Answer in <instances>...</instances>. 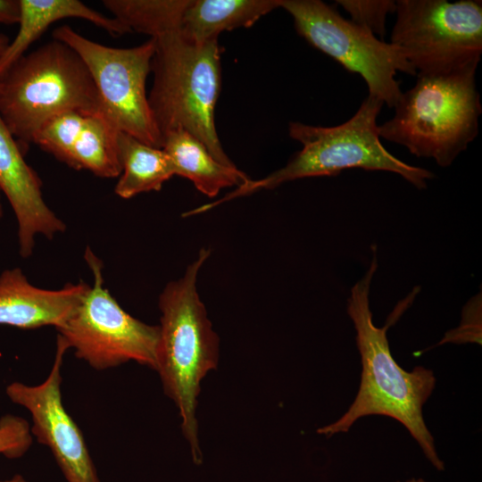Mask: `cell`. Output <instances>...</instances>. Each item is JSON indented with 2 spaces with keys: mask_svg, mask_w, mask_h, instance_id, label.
I'll list each match as a JSON object with an SVG mask.
<instances>
[{
  "mask_svg": "<svg viewBox=\"0 0 482 482\" xmlns=\"http://www.w3.org/2000/svg\"><path fill=\"white\" fill-rule=\"evenodd\" d=\"M375 254L365 275L351 289L347 302V312L354 324L362 360L360 387L348 411L337 421L320 428L317 432L329 437L347 432L362 417H390L404 426L432 465L438 470H444V462L437 455L422 413L423 405L436 386L434 373L421 366L406 371L393 358L386 330L397 318L395 313L383 328L376 327L372 320L369 295L378 268Z\"/></svg>",
  "mask_w": 482,
  "mask_h": 482,
  "instance_id": "1",
  "label": "cell"
},
{
  "mask_svg": "<svg viewBox=\"0 0 482 482\" xmlns=\"http://www.w3.org/2000/svg\"><path fill=\"white\" fill-rule=\"evenodd\" d=\"M210 255L201 249L184 275L169 282L159 297L157 369L164 393L181 417L183 435L195 464L202 462L195 417L200 386L219 362L220 340L197 292L198 272Z\"/></svg>",
  "mask_w": 482,
  "mask_h": 482,
  "instance_id": "2",
  "label": "cell"
},
{
  "mask_svg": "<svg viewBox=\"0 0 482 482\" xmlns=\"http://www.w3.org/2000/svg\"><path fill=\"white\" fill-rule=\"evenodd\" d=\"M383 104L369 95L348 120L333 127L291 122L289 136L300 142L303 148L283 168L261 179H249L221 198L204 204L203 211L259 190L273 189L288 181L337 176L347 169L390 171L402 176L418 189L426 188L427 181L433 179L434 174L399 160L382 145L377 118Z\"/></svg>",
  "mask_w": 482,
  "mask_h": 482,
  "instance_id": "3",
  "label": "cell"
},
{
  "mask_svg": "<svg viewBox=\"0 0 482 482\" xmlns=\"http://www.w3.org/2000/svg\"><path fill=\"white\" fill-rule=\"evenodd\" d=\"M478 65L445 74H417L415 85L402 93L393 117L378 126L379 137L417 157L450 166L478 134Z\"/></svg>",
  "mask_w": 482,
  "mask_h": 482,
  "instance_id": "4",
  "label": "cell"
},
{
  "mask_svg": "<svg viewBox=\"0 0 482 482\" xmlns=\"http://www.w3.org/2000/svg\"><path fill=\"white\" fill-rule=\"evenodd\" d=\"M148 103L163 136L182 129L202 142L220 163L235 167L217 135L214 111L220 91L218 39L194 42L179 31L154 37Z\"/></svg>",
  "mask_w": 482,
  "mask_h": 482,
  "instance_id": "5",
  "label": "cell"
},
{
  "mask_svg": "<svg viewBox=\"0 0 482 482\" xmlns=\"http://www.w3.org/2000/svg\"><path fill=\"white\" fill-rule=\"evenodd\" d=\"M69 111L104 113L86 64L62 41L24 54L0 77V116L22 151L46 122Z\"/></svg>",
  "mask_w": 482,
  "mask_h": 482,
  "instance_id": "6",
  "label": "cell"
},
{
  "mask_svg": "<svg viewBox=\"0 0 482 482\" xmlns=\"http://www.w3.org/2000/svg\"><path fill=\"white\" fill-rule=\"evenodd\" d=\"M395 14L390 43L417 74H445L479 63L481 1L398 0Z\"/></svg>",
  "mask_w": 482,
  "mask_h": 482,
  "instance_id": "7",
  "label": "cell"
},
{
  "mask_svg": "<svg viewBox=\"0 0 482 482\" xmlns=\"http://www.w3.org/2000/svg\"><path fill=\"white\" fill-rule=\"evenodd\" d=\"M85 260L94 282L57 329L68 349L97 370L130 361L156 371L159 326L142 322L125 312L104 285L103 263L90 248Z\"/></svg>",
  "mask_w": 482,
  "mask_h": 482,
  "instance_id": "8",
  "label": "cell"
},
{
  "mask_svg": "<svg viewBox=\"0 0 482 482\" xmlns=\"http://www.w3.org/2000/svg\"><path fill=\"white\" fill-rule=\"evenodd\" d=\"M280 8L292 16L301 37L348 71L359 74L369 95L390 108L403 93L396 73L417 75L400 48L345 19L320 0H280Z\"/></svg>",
  "mask_w": 482,
  "mask_h": 482,
  "instance_id": "9",
  "label": "cell"
},
{
  "mask_svg": "<svg viewBox=\"0 0 482 482\" xmlns=\"http://www.w3.org/2000/svg\"><path fill=\"white\" fill-rule=\"evenodd\" d=\"M53 38L72 48L90 72L104 115L122 132L162 148L163 138L154 120L145 84L151 72L155 40L117 48L87 38L71 27L56 28Z\"/></svg>",
  "mask_w": 482,
  "mask_h": 482,
  "instance_id": "10",
  "label": "cell"
},
{
  "mask_svg": "<svg viewBox=\"0 0 482 482\" xmlns=\"http://www.w3.org/2000/svg\"><path fill=\"white\" fill-rule=\"evenodd\" d=\"M67 350L57 336L55 357L46 378L34 386L12 382L5 394L29 412L32 436L50 449L67 482H100L83 434L62 403V366Z\"/></svg>",
  "mask_w": 482,
  "mask_h": 482,
  "instance_id": "11",
  "label": "cell"
},
{
  "mask_svg": "<svg viewBox=\"0 0 482 482\" xmlns=\"http://www.w3.org/2000/svg\"><path fill=\"white\" fill-rule=\"evenodd\" d=\"M0 190L7 198L17 220L19 253H33L37 236L52 239L65 230V224L48 207L42 182L26 162L20 147L0 116Z\"/></svg>",
  "mask_w": 482,
  "mask_h": 482,
  "instance_id": "12",
  "label": "cell"
},
{
  "mask_svg": "<svg viewBox=\"0 0 482 482\" xmlns=\"http://www.w3.org/2000/svg\"><path fill=\"white\" fill-rule=\"evenodd\" d=\"M89 287L86 282L68 283L49 290L32 285L20 268L0 274V325L23 329L61 327Z\"/></svg>",
  "mask_w": 482,
  "mask_h": 482,
  "instance_id": "13",
  "label": "cell"
},
{
  "mask_svg": "<svg viewBox=\"0 0 482 482\" xmlns=\"http://www.w3.org/2000/svg\"><path fill=\"white\" fill-rule=\"evenodd\" d=\"M19 30L0 57L2 77L53 23L68 18L87 21L114 37L129 29L113 17H107L78 0H20Z\"/></svg>",
  "mask_w": 482,
  "mask_h": 482,
  "instance_id": "14",
  "label": "cell"
},
{
  "mask_svg": "<svg viewBox=\"0 0 482 482\" xmlns=\"http://www.w3.org/2000/svg\"><path fill=\"white\" fill-rule=\"evenodd\" d=\"M162 149L172 162L175 175L188 179L209 197L216 196L223 188L237 187L249 179L236 166L219 162L202 142L185 130L166 133Z\"/></svg>",
  "mask_w": 482,
  "mask_h": 482,
  "instance_id": "15",
  "label": "cell"
},
{
  "mask_svg": "<svg viewBox=\"0 0 482 482\" xmlns=\"http://www.w3.org/2000/svg\"><path fill=\"white\" fill-rule=\"evenodd\" d=\"M280 7V0H190L180 34L194 42L218 39L225 30L248 28Z\"/></svg>",
  "mask_w": 482,
  "mask_h": 482,
  "instance_id": "16",
  "label": "cell"
},
{
  "mask_svg": "<svg viewBox=\"0 0 482 482\" xmlns=\"http://www.w3.org/2000/svg\"><path fill=\"white\" fill-rule=\"evenodd\" d=\"M118 149L121 173L114 192L121 198L159 191L165 181L175 176L172 162L162 148L148 145L119 131Z\"/></svg>",
  "mask_w": 482,
  "mask_h": 482,
  "instance_id": "17",
  "label": "cell"
},
{
  "mask_svg": "<svg viewBox=\"0 0 482 482\" xmlns=\"http://www.w3.org/2000/svg\"><path fill=\"white\" fill-rule=\"evenodd\" d=\"M119 131L104 113H88L66 164L75 170H87L101 178L119 177L121 173Z\"/></svg>",
  "mask_w": 482,
  "mask_h": 482,
  "instance_id": "18",
  "label": "cell"
},
{
  "mask_svg": "<svg viewBox=\"0 0 482 482\" xmlns=\"http://www.w3.org/2000/svg\"><path fill=\"white\" fill-rule=\"evenodd\" d=\"M190 0H104L103 5L130 32L154 38L180 30Z\"/></svg>",
  "mask_w": 482,
  "mask_h": 482,
  "instance_id": "19",
  "label": "cell"
},
{
  "mask_svg": "<svg viewBox=\"0 0 482 482\" xmlns=\"http://www.w3.org/2000/svg\"><path fill=\"white\" fill-rule=\"evenodd\" d=\"M88 113L92 112L69 111L54 117L40 128L32 144L66 163Z\"/></svg>",
  "mask_w": 482,
  "mask_h": 482,
  "instance_id": "20",
  "label": "cell"
},
{
  "mask_svg": "<svg viewBox=\"0 0 482 482\" xmlns=\"http://www.w3.org/2000/svg\"><path fill=\"white\" fill-rule=\"evenodd\" d=\"M336 3L350 15L351 21L381 38L386 33L387 15L396 10V1L393 0H337Z\"/></svg>",
  "mask_w": 482,
  "mask_h": 482,
  "instance_id": "21",
  "label": "cell"
},
{
  "mask_svg": "<svg viewBox=\"0 0 482 482\" xmlns=\"http://www.w3.org/2000/svg\"><path fill=\"white\" fill-rule=\"evenodd\" d=\"M33 436L23 418L6 414L0 418V454L8 459L22 457L30 448Z\"/></svg>",
  "mask_w": 482,
  "mask_h": 482,
  "instance_id": "22",
  "label": "cell"
},
{
  "mask_svg": "<svg viewBox=\"0 0 482 482\" xmlns=\"http://www.w3.org/2000/svg\"><path fill=\"white\" fill-rule=\"evenodd\" d=\"M21 16L20 0H0V23H18Z\"/></svg>",
  "mask_w": 482,
  "mask_h": 482,
  "instance_id": "23",
  "label": "cell"
},
{
  "mask_svg": "<svg viewBox=\"0 0 482 482\" xmlns=\"http://www.w3.org/2000/svg\"><path fill=\"white\" fill-rule=\"evenodd\" d=\"M10 43V40L8 37L4 34L0 33V57L7 48L8 45Z\"/></svg>",
  "mask_w": 482,
  "mask_h": 482,
  "instance_id": "24",
  "label": "cell"
},
{
  "mask_svg": "<svg viewBox=\"0 0 482 482\" xmlns=\"http://www.w3.org/2000/svg\"><path fill=\"white\" fill-rule=\"evenodd\" d=\"M0 482H29V481L27 480L23 476L20 474H16L12 476V478L0 480Z\"/></svg>",
  "mask_w": 482,
  "mask_h": 482,
  "instance_id": "25",
  "label": "cell"
},
{
  "mask_svg": "<svg viewBox=\"0 0 482 482\" xmlns=\"http://www.w3.org/2000/svg\"><path fill=\"white\" fill-rule=\"evenodd\" d=\"M406 482H426V481L424 479H422V478H417V479L416 478H411V479L406 480Z\"/></svg>",
  "mask_w": 482,
  "mask_h": 482,
  "instance_id": "26",
  "label": "cell"
},
{
  "mask_svg": "<svg viewBox=\"0 0 482 482\" xmlns=\"http://www.w3.org/2000/svg\"><path fill=\"white\" fill-rule=\"evenodd\" d=\"M3 216V207H2V203H1V190H0V219L2 218Z\"/></svg>",
  "mask_w": 482,
  "mask_h": 482,
  "instance_id": "27",
  "label": "cell"
}]
</instances>
